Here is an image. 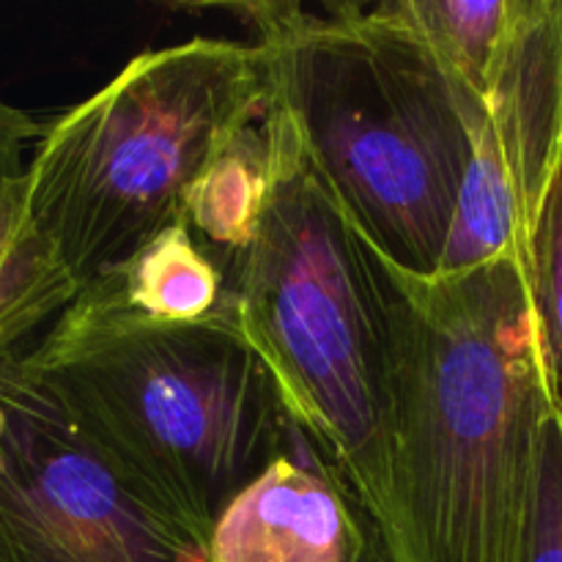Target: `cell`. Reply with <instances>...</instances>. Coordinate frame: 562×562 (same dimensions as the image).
<instances>
[{
  "mask_svg": "<svg viewBox=\"0 0 562 562\" xmlns=\"http://www.w3.org/2000/svg\"><path fill=\"white\" fill-rule=\"evenodd\" d=\"M366 245L393 376L390 552L395 562H521L543 423L562 401L536 263L508 256L415 274Z\"/></svg>",
  "mask_w": 562,
  "mask_h": 562,
  "instance_id": "obj_1",
  "label": "cell"
},
{
  "mask_svg": "<svg viewBox=\"0 0 562 562\" xmlns=\"http://www.w3.org/2000/svg\"><path fill=\"white\" fill-rule=\"evenodd\" d=\"M272 102L302 154L373 247L437 274L472 146L448 75L395 3H250Z\"/></svg>",
  "mask_w": 562,
  "mask_h": 562,
  "instance_id": "obj_2",
  "label": "cell"
},
{
  "mask_svg": "<svg viewBox=\"0 0 562 562\" xmlns=\"http://www.w3.org/2000/svg\"><path fill=\"white\" fill-rule=\"evenodd\" d=\"M22 360L135 481L206 538L296 434L228 302L198 322H146L75 300Z\"/></svg>",
  "mask_w": 562,
  "mask_h": 562,
  "instance_id": "obj_3",
  "label": "cell"
},
{
  "mask_svg": "<svg viewBox=\"0 0 562 562\" xmlns=\"http://www.w3.org/2000/svg\"><path fill=\"white\" fill-rule=\"evenodd\" d=\"M280 173L261 225L228 267V311L272 373L291 420L387 538L390 335L360 228L307 165L269 99Z\"/></svg>",
  "mask_w": 562,
  "mask_h": 562,
  "instance_id": "obj_4",
  "label": "cell"
},
{
  "mask_svg": "<svg viewBox=\"0 0 562 562\" xmlns=\"http://www.w3.org/2000/svg\"><path fill=\"white\" fill-rule=\"evenodd\" d=\"M269 97L261 44L195 36L135 55L44 124L27 209L80 289L181 223L190 187Z\"/></svg>",
  "mask_w": 562,
  "mask_h": 562,
  "instance_id": "obj_5",
  "label": "cell"
},
{
  "mask_svg": "<svg viewBox=\"0 0 562 562\" xmlns=\"http://www.w3.org/2000/svg\"><path fill=\"white\" fill-rule=\"evenodd\" d=\"M0 562H209L22 351L0 360Z\"/></svg>",
  "mask_w": 562,
  "mask_h": 562,
  "instance_id": "obj_6",
  "label": "cell"
},
{
  "mask_svg": "<svg viewBox=\"0 0 562 562\" xmlns=\"http://www.w3.org/2000/svg\"><path fill=\"white\" fill-rule=\"evenodd\" d=\"M450 88L472 159L439 272L508 256L536 263L562 173V0H510L488 58Z\"/></svg>",
  "mask_w": 562,
  "mask_h": 562,
  "instance_id": "obj_7",
  "label": "cell"
},
{
  "mask_svg": "<svg viewBox=\"0 0 562 562\" xmlns=\"http://www.w3.org/2000/svg\"><path fill=\"white\" fill-rule=\"evenodd\" d=\"M75 300L146 322H198L225 307L228 272L184 223H176L124 263L88 280Z\"/></svg>",
  "mask_w": 562,
  "mask_h": 562,
  "instance_id": "obj_8",
  "label": "cell"
},
{
  "mask_svg": "<svg viewBox=\"0 0 562 562\" xmlns=\"http://www.w3.org/2000/svg\"><path fill=\"white\" fill-rule=\"evenodd\" d=\"M278 173V143L267 108L261 119L236 132L198 176L184 198L181 223L203 247L234 261L256 236Z\"/></svg>",
  "mask_w": 562,
  "mask_h": 562,
  "instance_id": "obj_9",
  "label": "cell"
},
{
  "mask_svg": "<svg viewBox=\"0 0 562 562\" xmlns=\"http://www.w3.org/2000/svg\"><path fill=\"white\" fill-rule=\"evenodd\" d=\"M80 294L27 209V170L0 184V360L55 322Z\"/></svg>",
  "mask_w": 562,
  "mask_h": 562,
  "instance_id": "obj_10",
  "label": "cell"
},
{
  "mask_svg": "<svg viewBox=\"0 0 562 562\" xmlns=\"http://www.w3.org/2000/svg\"><path fill=\"white\" fill-rule=\"evenodd\" d=\"M209 562H395L371 514L311 530L214 532Z\"/></svg>",
  "mask_w": 562,
  "mask_h": 562,
  "instance_id": "obj_11",
  "label": "cell"
},
{
  "mask_svg": "<svg viewBox=\"0 0 562 562\" xmlns=\"http://www.w3.org/2000/svg\"><path fill=\"white\" fill-rule=\"evenodd\" d=\"M521 562H562V401L543 423L536 497Z\"/></svg>",
  "mask_w": 562,
  "mask_h": 562,
  "instance_id": "obj_12",
  "label": "cell"
},
{
  "mask_svg": "<svg viewBox=\"0 0 562 562\" xmlns=\"http://www.w3.org/2000/svg\"><path fill=\"white\" fill-rule=\"evenodd\" d=\"M536 291L554 376L562 390V173L549 198L536 247Z\"/></svg>",
  "mask_w": 562,
  "mask_h": 562,
  "instance_id": "obj_13",
  "label": "cell"
},
{
  "mask_svg": "<svg viewBox=\"0 0 562 562\" xmlns=\"http://www.w3.org/2000/svg\"><path fill=\"white\" fill-rule=\"evenodd\" d=\"M42 132L44 124L0 99V184L11 176L25 173Z\"/></svg>",
  "mask_w": 562,
  "mask_h": 562,
  "instance_id": "obj_14",
  "label": "cell"
}]
</instances>
